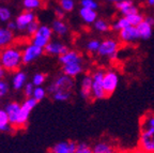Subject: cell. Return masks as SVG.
Returning <instances> with one entry per match:
<instances>
[{"mask_svg": "<svg viewBox=\"0 0 154 153\" xmlns=\"http://www.w3.org/2000/svg\"><path fill=\"white\" fill-rule=\"evenodd\" d=\"M125 17L128 18V23H130L131 26H134V27H137L140 23L143 22V19H144V16L140 12L135 13V14L128 15V16H125Z\"/></svg>", "mask_w": 154, "mask_h": 153, "instance_id": "30", "label": "cell"}, {"mask_svg": "<svg viewBox=\"0 0 154 153\" xmlns=\"http://www.w3.org/2000/svg\"><path fill=\"white\" fill-rule=\"evenodd\" d=\"M80 5L82 8L91 10H97V8H99V3L96 0H80Z\"/></svg>", "mask_w": 154, "mask_h": 153, "instance_id": "39", "label": "cell"}, {"mask_svg": "<svg viewBox=\"0 0 154 153\" xmlns=\"http://www.w3.org/2000/svg\"><path fill=\"white\" fill-rule=\"evenodd\" d=\"M0 63L2 64L7 73H14L20 69L23 64L22 48L16 45L5 46L0 49Z\"/></svg>", "mask_w": 154, "mask_h": 153, "instance_id": "2", "label": "cell"}, {"mask_svg": "<svg viewBox=\"0 0 154 153\" xmlns=\"http://www.w3.org/2000/svg\"><path fill=\"white\" fill-rule=\"evenodd\" d=\"M93 28L95 29L96 31L101 32V33H105V32H108L109 30H110L111 26L106 19L97 18L95 22L93 23Z\"/></svg>", "mask_w": 154, "mask_h": 153, "instance_id": "25", "label": "cell"}, {"mask_svg": "<svg viewBox=\"0 0 154 153\" xmlns=\"http://www.w3.org/2000/svg\"><path fill=\"white\" fill-rule=\"evenodd\" d=\"M72 93L73 92H71V91H57L51 95L56 102H67L72 98Z\"/></svg>", "mask_w": 154, "mask_h": 153, "instance_id": "28", "label": "cell"}, {"mask_svg": "<svg viewBox=\"0 0 154 153\" xmlns=\"http://www.w3.org/2000/svg\"><path fill=\"white\" fill-rule=\"evenodd\" d=\"M34 88H35V86H34L32 83H27V84L25 85L24 88H23L25 96H26V98H31L32 94H33Z\"/></svg>", "mask_w": 154, "mask_h": 153, "instance_id": "40", "label": "cell"}, {"mask_svg": "<svg viewBox=\"0 0 154 153\" xmlns=\"http://www.w3.org/2000/svg\"><path fill=\"white\" fill-rule=\"evenodd\" d=\"M144 20L148 23V24H150L151 26L154 27V16H152V15H148V16H144Z\"/></svg>", "mask_w": 154, "mask_h": 153, "instance_id": "43", "label": "cell"}, {"mask_svg": "<svg viewBox=\"0 0 154 153\" xmlns=\"http://www.w3.org/2000/svg\"><path fill=\"white\" fill-rule=\"evenodd\" d=\"M51 30H53V32L56 36H65L70 31V28H69V25L63 19L56 18L53 22V24H51Z\"/></svg>", "mask_w": 154, "mask_h": 153, "instance_id": "21", "label": "cell"}, {"mask_svg": "<svg viewBox=\"0 0 154 153\" xmlns=\"http://www.w3.org/2000/svg\"><path fill=\"white\" fill-rule=\"evenodd\" d=\"M55 14H56V17H57L58 19H63L65 16V12L61 9L60 7L55 8Z\"/></svg>", "mask_w": 154, "mask_h": 153, "instance_id": "41", "label": "cell"}, {"mask_svg": "<svg viewBox=\"0 0 154 153\" xmlns=\"http://www.w3.org/2000/svg\"><path fill=\"white\" fill-rule=\"evenodd\" d=\"M43 54H44V48L34 45L32 43L28 44V45H26L22 49L23 64H29V63L34 62Z\"/></svg>", "mask_w": 154, "mask_h": 153, "instance_id": "9", "label": "cell"}, {"mask_svg": "<svg viewBox=\"0 0 154 153\" xmlns=\"http://www.w3.org/2000/svg\"><path fill=\"white\" fill-rule=\"evenodd\" d=\"M138 33H139L140 40H149L152 36H153V26L148 24L143 19V22H141L137 27Z\"/></svg>", "mask_w": 154, "mask_h": 153, "instance_id": "23", "label": "cell"}, {"mask_svg": "<svg viewBox=\"0 0 154 153\" xmlns=\"http://www.w3.org/2000/svg\"><path fill=\"white\" fill-rule=\"evenodd\" d=\"M118 33H119V40H120V42H122L124 44L135 43L138 40H140L137 28L134 26H130L128 28L123 29V30L119 31Z\"/></svg>", "mask_w": 154, "mask_h": 153, "instance_id": "14", "label": "cell"}, {"mask_svg": "<svg viewBox=\"0 0 154 153\" xmlns=\"http://www.w3.org/2000/svg\"><path fill=\"white\" fill-rule=\"evenodd\" d=\"M69 50V47L65 45L63 42L59 40H51L47 45L44 47V54L48 56H59L63 55L64 53H66Z\"/></svg>", "mask_w": 154, "mask_h": 153, "instance_id": "13", "label": "cell"}, {"mask_svg": "<svg viewBox=\"0 0 154 153\" xmlns=\"http://www.w3.org/2000/svg\"><path fill=\"white\" fill-rule=\"evenodd\" d=\"M100 44H101V41L96 40V39H92V40L88 41L86 43V49L91 54H96L99 50Z\"/></svg>", "mask_w": 154, "mask_h": 153, "instance_id": "34", "label": "cell"}, {"mask_svg": "<svg viewBox=\"0 0 154 153\" xmlns=\"http://www.w3.org/2000/svg\"><path fill=\"white\" fill-rule=\"evenodd\" d=\"M137 148L154 153V113L148 111L139 120V138Z\"/></svg>", "mask_w": 154, "mask_h": 153, "instance_id": "1", "label": "cell"}, {"mask_svg": "<svg viewBox=\"0 0 154 153\" xmlns=\"http://www.w3.org/2000/svg\"><path fill=\"white\" fill-rule=\"evenodd\" d=\"M146 3H147L148 7L154 8V0H146Z\"/></svg>", "mask_w": 154, "mask_h": 153, "instance_id": "46", "label": "cell"}, {"mask_svg": "<svg viewBox=\"0 0 154 153\" xmlns=\"http://www.w3.org/2000/svg\"><path fill=\"white\" fill-rule=\"evenodd\" d=\"M5 74H7V71H5V67H2V64L0 63V79H3V78H5Z\"/></svg>", "mask_w": 154, "mask_h": 153, "instance_id": "44", "label": "cell"}, {"mask_svg": "<svg viewBox=\"0 0 154 153\" xmlns=\"http://www.w3.org/2000/svg\"><path fill=\"white\" fill-rule=\"evenodd\" d=\"M53 34L54 32L51 30V27L47 25H41L38 27V31L34 33V36H31V43L44 48L51 41Z\"/></svg>", "mask_w": 154, "mask_h": 153, "instance_id": "7", "label": "cell"}, {"mask_svg": "<svg viewBox=\"0 0 154 153\" xmlns=\"http://www.w3.org/2000/svg\"><path fill=\"white\" fill-rule=\"evenodd\" d=\"M42 5H43V0H23V7L28 11L38 10Z\"/></svg>", "mask_w": 154, "mask_h": 153, "instance_id": "29", "label": "cell"}, {"mask_svg": "<svg viewBox=\"0 0 154 153\" xmlns=\"http://www.w3.org/2000/svg\"><path fill=\"white\" fill-rule=\"evenodd\" d=\"M79 16L85 24L91 25L97 19V13H96V10L87 9V8L82 7L79 10Z\"/></svg>", "mask_w": 154, "mask_h": 153, "instance_id": "22", "label": "cell"}, {"mask_svg": "<svg viewBox=\"0 0 154 153\" xmlns=\"http://www.w3.org/2000/svg\"><path fill=\"white\" fill-rule=\"evenodd\" d=\"M12 18V12L5 5H0V22L8 23Z\"/></svg>", "mask_w": 154, "mask_h": 153, "instance_id": "32", "label": "cell"}, {"mask_svg": "<svg viewBox=\"0 0 154 153\" xmlns=\"http://www.w3.org/2000/svg\"><path fill=\"white\" fill-rule=\"evenodd\" d=\"M10 91V86L5 79H0V100L8 95Z\"/></svg>", "mask_w": 154, "mask_h": 153, "instance_id": "38", "label": "cell"}, {"mask_svg": "<svg viewBox=\"0 0 154 153\" xmlns=\"http://www.w3.org/2000/svg\"><path fill=\"white\" fill-rule=\"evenodd\" d=\"M93 153H121L118 145L111 139L101 138L92 145Z\"/></svg>", "mask_w": 154, "mask_h": 153, "instance_id": "8", "label": "cell"}, {"mask_svg": "<svg viewBox=\"0 0 154 153\" xmlns=\"http://www.w3.org/2000/svg\"><path fill=\"white\" fill-rule=\"evenodd\" d=\"M75 87V81L74 78L67 76L65 74L58 75L55 77L51 84L48 86L47 92L49 94H53L57 91H71L73 92V89Z\"/></svg>", "mask_w": 154, "mask_h": 153, "instance_id": "5", "label": "cell"}, {"mask_svg": "<svg viewBox=\"0 0 154 153\" xmlns=\"http://www.w3.org/2000/svg\"><path fill=\"white\" fill-rule=\"evenodd\" d=\"M59 7L65 13L72 12L75 8V1L74 0H59Z\"/></svg>", "mask_w": 154, "mask_h": 153, "instance_id": "35", "label": "cell"}, {"mask_svg": "<svg viewBox=\"0 0 154 153\" xmlns=\"http://www.w3.org/2000/svg\"><path fill=\"white\" fill-rule=\"evenodd\" d=\"M115 7L121 13L122 16H128V15L135 14V13L139 12L138 8L134 5L132 0H123V1L116 3Z\"/></svg>", "mask_w": 154, "mask_h": 153, "instance_id": "16", "label": "cell"}, {"mask_svg": "<svg viewBox=\"0 0 154 153\" xmlns=\"http://www.w3.org/2000/svg\"><path fill=\"white\" fill-rule=\"evenodd\" d=\"M77 142L74 140H63L49 148L48 153H74Z\"/></svg>", "mask_w": 154, "mask_h": 153, "instance_id": "15", "label": "cell"}, {"mask_svg": "<svg viewBox=\"0 0 154 153\" xmlns=\"http://www.w3.org/2000/svg\"><path fill=\"white\" fill-rule=\"evenodd\" d=\"M14 39V32L9 30L7 27H0V49L13 44Z\"/></svg>", "mask_w": 154, "mask_h": 153, "instance_id": "20", "label": "cell"}, {"mask_svg": "<svg viewBox=\"0 0 154 153\" xmlns=\"http://www.w3.org/2000/svg\"><path fill=\"white\" fill-rule=\"evenodd\" d=\"M74 153H93V151H92V145L88 144L86 141L77 142V146Z\"/></svg>", "mask_w": 154, "mask_h": 153, "instance_id": "33", "label": "cell"}, {"mask_svg": "<svg viewBox=\"0 0 154 153\" xmlns=\"http://www.w3.org/2000/svg\"><path fill=\"white\" fill-rule=\"evenodd\" d=\"M58 60H59V62L62 65L69 64V63H75V62H84L82 56L78 52H76V50H70V49L67 50L66 53L63 54V55L59 56Z\"/></svg>", "mask_w": 154, "mask_h": 153, "instance_id": "18", "label": "cell"}, {"mask_svg": "<svg viewBox=\"0 0 154 153\" xmlns=\"http://www.w3.org/2000/svg\"><path fill=\"white\" fill-rule=\"evenodd\" d=\"M85 71L84 62H75V63H69V64L62 65V73L67 76L75 78L79 76Z\"/></svg>", "mask_w": 154, "mask_h": 153, "instance_id": "17", "label": "cell"}, {"mask_svg": "<svg viewBox=\"0 0 154 153\" xmlns=\"http://www.w3.org/2000/svg\"><path fill=\"white\" fill-rule=\"evenodd\" d=\"M130 23H128V18L125 16H121L119 17V18H117L113 22V24L111 25V29L112 30H115V31H121V30H123V29L128 28V27H130Z\"/></svg>", "mask_w": 154, "mask_h": 153, "instance_id": "26", "label": "cell"}, {"mask_svg": "<svg viewBox=\"0 0 154 153\" xmlns=\"http://www.w3.org/2000/svg\"><path fill=\"white\" fill-rule=\"evenodd\" d=\"M128 153H148V152H146V151L141 150V149H139V148H136V149H134V150L130 151V152H128Z\"/></svg>", "mask_w": 154, "mask_h": 153, "instance_id": "45", "label": "cell"}, {"mask_svg": "<svg viewBox=\"0 0 154 153\" xmlns=\"http://www.w3.org/2000/svg\"><path fill=\"white\" fill-rule=\"evenodd\" d=\"M36 104H38V102L31 96V98H26V100L20 105H22V109L24 110V113H26L27 115L30 116L31 111L35 108Z\"/></svg>", "mask_w": 154, "mask_h": 153, "instance_id": "27", "label": "cell"}, {"mask_svg": "<svg viewBox=\"0 0 154 153\" xmlns=\"http://www.w3.org/2000/svg\"><path fill=\"white\" fill-rule=\"evenodd\" d=\"M103 69H96L91 72L92 76V98L93 100H103L107 98L106 92L103 86V77H104Z\"/></svg>", "mask_w": 154, "mask_h": 153, "instance_id": "6", "label": "cell"}, {"mask_svg": "<svg viewBox=\"0 0 154 153\" xmlns=\"http://www.w3.org/2000/svg\"><path fill=\"white\" fill-rule=\"evenodd\" d=\"M108 2H111V3H118V2H120V1H123V0H107Z\"/></svg>", "mask_w": 154, "mask_h": 153, "instance_id": "47", "label": "cell"}, {"mask_svg": "<svg viewBox=\"0 0 154 153\" xmlns=\"http://www.w3.org/2000/svg\"><path fill=\"white\" fill-rule=\"evenodd\" d=\"M119 85V75L116 72L115 70H108L105 71L103 77V86L104 90L106 92L107 98L110 96L111 94L116 91V89L118 88Z\"/></svg>", "mask_w": 154, "mask_h": 153, "instance_id": "10", "label": "cell"}, {"mask_svg": "<svg viewBox=\"0 0 154 153\" xmlns=\"http://www.w3.org/2000/svg\"><path fill=\"white\" fill-rule=\"evenodd\" d=\"M45 81H46V75L44 73H36L32 77L31 83L35 87H40V86H43Z\"/></svg>", "mask_w": 154, "mask_h": 153, "instance_id": "36", "label": "cell"}, {"mask_svg": "<svg viewBox=\"0 0 154 153\" xmlns=\"http://www.w3.org/2000/svg\"><path fill=\"white\" fill-rule=\"evenodd\" d=\"M13 126L9 121V117L5 108H0V133H11Z\"/></svg>", "mask_w": 154, "mask_h": 153, "instance_id": "24", "label": "cell"}, {"mask_svg": "<svg viewBox=\"0 0 154 153\" xmlns=\"http://www.w3.org/2000/svg\"><path fill=\"white\" fill-rule=\"evenodd\" d=\"M47 93H48L47 90H46L45 88H43V87H41V86L35 87L33 91V94H32V98L38 103V102H41V101H43L44 98H46Z\"/></svg>", "mask_w": 154, "mask_h": 153, "instance_id": "31", "label": "cell"}, {"mask_svg": "<svg viewBox=\"0 0 154 153\" xmlns=\"http://www.w3.org/2000/svg\"><path fill=\"white\" fill-rule=\"evenodd\" d=\"M119 48H120V42L116 39L108 38L101 41L99 50L96 54L99 57L107 58L109 60H115L118 57Z\"/></svg>", "mask_w": 154, "mask_h": 153, "instance_id": "4", "label": "cell"}, {"mask_svg": "<svg viewBox=\"0 0 154 153\" xmlns=\"http://www.w3.org/2000/svg\"><path fill=\"white\" fill-rule=\"evenodd\" d=\"M5 111L9 117V121L14 130H22L27 126L28 120L30 116L24 113L22 109V105L18 102H11L7 104L5 107Z\"/></svg>", "mask_w": 154, "mask_h": 153, "instance_id": "3", "label": "cell"}, {"mask_svg": "<svg viewBox=\"0 0 154 153\" xmlns=\"http://www.w3.org/2000/svg\"><path fill=\"white\" fill-rule=\"evenodd\" d=\"M0 1H1V0H0Z\"/></svg>", "mask_w": 154, "mask_h": 153, "instance_id": "48", "label": "cell"}, {"mask_svg": "<svg viewBox=\"0 0 154 153\" xmlns=\"http://www.w3.org/2000/svg\"><path fill=\"white\" fill-rule=\"evenodd\" d=\"M40 26H41V25H40V23L38 22V19H35L34 22H32L31 24L27 27L26 30H25V32H26V33L28 34L30 38H31V36H34V33L38 31V27H40Z\"/></svg>", "mask_w": 154, "mask_h": 153, "instance_id": "37", "label": "cell"}, {"mask_svg": "<svg viewBox=\"0 0 154 153\" xmlns=\"http://www.w3.org/2000/svg\"><path fill=\"white\" fill-rule=\"evenodd\" d=\"M35 19H36V15L33 11H28V10L23 11V12L19 13L16 18H15L17 30H19V31H25L27 27L31 24L32 22H34Z\"/></svg>", "mask_w": 154, "mask_h": 153, "instance_id": "11", "label": "cell"}, {"mask_svg": "<svg viewBox=\"0 0 154 153\" xmlns=\"http://www.w3.org/2000/svg\"><path fill=\"white\" fill-rule=\"evenodd\" d=\"M7 28L13 32H14L15 30H17V26H16L15 20H9V22L7 23Z\"/></svg>", "mask_w": 154, "mask_h": 153, "instance_id": "42", "label": "cell"}, {"mask_svg": "<svg viewBox=\"0 0 154 153\" xmlns=\"http://www.w3.org/2000/svg\"><path fill=\"white\" fill-rule=\"evenodd\" d=\"M27 79H28V77L24 71L18 70V71L14 72L12 77V88L16 91L22 90L25 87V85L27 84Z\"/></svg>", "mask_w": 154, "mask_h": 153, "instance_id": "19", "label": "cell"}, {"mask_svg": "<svg viewBox=\"0 0 154 153\" xmlns=\"http://www.w3.org/2000/svg\"><path fill=\"white\" fill-rule=\"evenodd\" d=\"M79 94L82 100L87 102L93 101L92 98V76L91 73H87L82 76V81H80V89Z\"/></svg>", "mask_w": 154, "mask_h": 153, "instance_id": "12", "label": "cell"}]
</instances>
